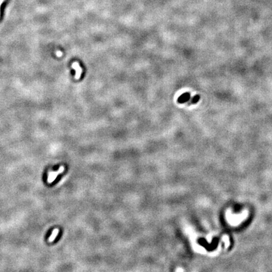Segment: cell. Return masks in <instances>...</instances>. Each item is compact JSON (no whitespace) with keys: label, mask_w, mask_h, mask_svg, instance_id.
Instances as JSON below:
<instances>
[{"label":"cell","mask_w":272,"mask_h":272,"mask_svg":"<svg viewBox=\"0 0 272 272\" xmlns=\"http://www.w3.org/2000/svg\"><path fill=\"white\" fill-rule=\"evenodd\" d=\"M3 1H4V0H0V7H1V5Z\"/></svg>","instance_id":"cell-7"},{"label":"cell","mask_w":272,"mask_h":272,"mask_svg":"<svg viewBox=\"0 0 272 272\" xmlns=\"http://www.w3.org/2000/svg\"><path fill=\"white\" fill-rule=\"evenodd\" d=\"M58 232H59V230L57 229H54V230H53L52 234V235L50 236L49 239V242L53 241L55 239V238H56V237Z\"/></svg>","instance_id":"cell-4"},{"label":"cell","mask_w":272,"mask_h":272,"mask_svg":"<svg viewBox=\"0 0 272 272\" xmlns=\"http://www.w3.org/2000/svg\"><path fill=\"white\" fill-rule=\"evenodd\" d=\"M72 67H73V68L76 71V74L74 76L75 79L79 80V79L80 78L82 73V68L80 66V64L76 63V62H75V63L72 64Z\"/></svg>","instance_id":"cell-2"},{"label":"cell","mask_w":272,"mask_h":272,"mask_svg":"<svg viewBox=\"0 0 272 272\" xmlns=\"http://www.w3.org/2000/svg\"><path fill=\"white\" fill-rule=\"evenodd\" d=\"M199 100H200V96L198 95L194 96L191 100L190 104H195V103H197L199 101Z\"/></svg>","instance_id":"cell-5"},{"label":"cell","mask_w":272,"mask_h":272,"mask_svg":"<svg viewBox=\"0 0 272 272\" xmlns=\"http://www.w3.org/2000/svg\"><path fill=\"white\" fill-rule=\"evenodd\" d=\"M56 54L58 57H61L62 55H63V53H62V52L61 51H57L56 52Z\"/></svg>","instance_id":"cell-6"},{"label":"cell","mask_w":272,"mask_h":272,"mask_svg":"<svg viewBox=\"0 0 272 272\" xmlns=\"http://www.w3.org/2000/svg\"><path fill=\"white\" fill-rule=\"evenodd\" d=\"M64 170V168L63 166H61L60 168H59V170H58L57 171H52V172H49V176H48V183H52V182L56 178L57 176L58 175H59V173H62V172Z\"/></svg>","instance_id":"cell-1"},{"label":"cell","mask_w":272,"mask_h":272,"mask_svg":"<svg viewBox=\"0 0 272 272\" xmlns=\"http://www.w3.org/2000/svg\"><path fill=\"white\" fill-rule=\"evenodd\" d=\"M190 98V95L189 93H185L183 95H181L178 99V102L180 103H184L189 100Z\"/></svg>","instance_id":"cell-3"}]
</instances>
